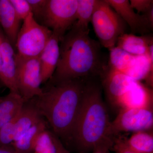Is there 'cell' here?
I'll use <instances>...</instances> for the list:
<instances>
[{
    "instance_id": "83f0119b",
    "label": "cell",
    "mask_w": 153,
    "mask_h": 153,
    "mask_svg": "<svg viewBox=\"0 0 153 153\" xmlns=\"http://www.w3.org/2000/svg\"><path fill=\"white\" fill-rule=\"evenodd\" d=\"M147 19L152 29H153V7L150 9L146 13L144 14Z\"/></svg>"
},
{
    "instance_id": "5bb4252c",
    "label": "cell",
    "mask_w": 153,
    "mask_h": 153,
    "mask_svg": "<svg viewBox=\"0 0 153 153\" xmlns=\"http://www.w3.org/2000/svg\"><path fill=\"white\" fill-rule=\"evenodd\" d=\"M21 22L10 0H0V26L14 47L21 28Z\"/></svg>"
},
{
    "instance_id": "2e32d148",
    "label": "cell",
    "mask_w": 153,
    "mask_h": 153,
    "mask_svg": "<svg viewBox=\"0 0 153 153\" xmlns=\"http://www.w3.org/2000/svg\"><path fill=\"white\" fill-rule=\"evenodd\" d=\"M42 117L31 100L25 102L17 116L14 141L42 119Z\"/></svg>"
},
{
    "instance_id": "484cf974",
    "label": "cell",
    "mask_w": 153,
    "mask_h": 153,
    "mask_svg": "<svg viewBox=\"0 0 153 153\" xmlns=\"http://www.w3.org/2000/svg\"><path fill=\"white\" fill-rule=\"evenodd\" d=\"M129 2L131 7L136 10L138 14L146 13L153 7V0H131Z\"/></svg>"
},
{
    "instance_id": "8fae6325",
    "label": "cell",
    "mask_w": 153,
    "mask_h": 153,
    "mask_svg": "<svg viewBox=\"0 0 153 153\" xmlns=\"http://www.w3.org/2000/svg\"><path fill=\"white\" fill-rule=\"evenodd\" d=\"M0 46L2 59V68L0 81L10 92L19 93L16 76V53L0 26Z\"/></svg>"
},
{
    "instance_id": "d6986e66",
    "label": "cell",
    "mask_w": 153,
    "mask_h": 153,
    "mask_svg": "<svg viewBox=\"0 0 153 153\" xmlns=\"http://www.w3.org/2000/svg\"><path fill=\"white\" fill-rule=\"evenodd\" d=\"M62 145L58 137L47 128L39 134L33 153H57Z\"/></svg>"
},
{
    "instance_id": "cb8c5ba5",
    "label": "cell",
    "mask_w": 153,
    "mask_h": 153,
    "mask_svg": "<svg viewBox=\"0 0 153 153\" xmlns=\"http://www.w3.org/2000/svg\"><path fill=\"white\" fill-rule=\"evenodd\" d=\"M48 0H27L33 17L37 22H41Z\"/></svg>"
},
{
    "instance_id": "52a82bcc",
    "label": "cell",
    "mask_w": 153,
    "mask_h": 153,
    "mask_svg": "<svg viewBox=\"0 0 153 153\" xmlns=\"http://www.w3.org/2000/svg\"><path fill=\"white\" fill-rule=\"evenodd\" d=\"M77 0H48L41 22L60 38L76 21Z\"/></svg>"
},
{
    "instance_id": "7c38bea8",
    "label": "cell",
    "mask_w": 153,
    "mask_h": 153,
    "mask_svg": "<svg viewBox=\"0 0 153 153\" xmlns=\"http://www.w3.org/2000/svg\"><path fill=\"white\" fill-rule=\"evenodd\" d=\"M133 33L143 35L152 30L144 14L135 13L128 0H106Z\"/></svg>"
},
{
    "instance_id": "ba28073f",
    "label": "cell",
    "mask_w": 153,
    "mask_h": 153,
    "mask_svg": "<svg viewBox=\"0 0 153 153\" xmlns=\"http://www.w3.org/2000/svg\"><path fill=\"white\" fill-rule=\"evenodd\" d=\"M16 76L19 94L25 102L43 93L39 57H25L16 54Z\"/></svg>"
},
{
    "instance_id": "4316f807",
    "label": "cell",
    "mask_w": 153,
    "mask_h": 153,
    "mask_svg": "<svg viewBox=\"0 0 153 153\" xmlns=\"http://www.w3.org/2000/svg\"><path fill=\"white\" fill-rule=\"evenodd\" d=\"M113 145V139L107 137L94 149L92 153H109Z\"/></svg>"
},
{
    "instance_id": "f546056e",
    "label": "cell",
    "mask_w": 153,
    "mask_h": 153,
    "mask_svg": "<svg viewBox=\"0 0 153 153\" xmlns=\"http://www.w3.org/2000/svg\"><path fill=\"white\" fill-rule=\"evenodd\" d=\"M57 153H69L67 150L64 148L63 145H61Z\"/></svg>"
},
{
    "instance_id": "9c48e42d",
    "label": "cell",
    "mask_w": 153,
    "mask_h": 153,
    "mask_svg": "<svg viewBox=\"0 0 153 153\" xmlns=\"http://www.w3.org/2000/svg\"><path fill=\"white\" fill-rule=\"evenodd\" d=\"M153 127V107L123 108L111 121L108 136L113 138L122 132L149 131Z\"/></svg>"
},
{
    "instance_id": "8992f818",
    "label": "cell",
    "mask_w": 153,
    "mask_h": 153,
    "mask_svg": "<svg viewBox=\"0 0 153 153\" xmlns=\"http://www.w3.org/2000/svg\"><path fill=\"white\" fill-rule=\"evenodd\" d=\"M52 34V30L36 21L31 13L23 21L15 47L19 56L39 57Z\"/></svg>"
},
{
    "instance_id": "603a6c76",
    "label": "cell",
    "mask_w": 153,
    "mask_h": 153,
    "mask_svg": "<svg viewBox=\"0 0 153 153\" xmlns=\"http://www.w3.org/2000/svg\"><path fill=\"white\" fill-rule=\"evenodd\" d=\"M19 19L24 21L32 13L31 7L27 0H10Z\"/></svg>"
},
{
    "instance_id": "7a4b0ae2",
    "label": "cell",
    "mask_w": 153,
    "mask_h": 153,
    "mask_svg": "<svg viewBox=\"0 0 153 153\" xmlns=\"http://www.w3.org/2000/svg\"><path fill=\"white\" fill-rule=\"evenodd\" d=\"M88 79L76 78L50 85L48 90L30 100L59 138L71 141Z\"/></svg>"
},
{
    "instance_id": "f1b7e54d",
    "label": "cell",
    "mask_w": 153,
    "mask_h": 153,
    "mask_svg": "<svg viewBox=\"0 0 153 153\" xmlns=\"http://www.w3.org/2000/svg\"><path fill=\"white\" fill-rule=\"evenodd\" d=\"M0 153H18L14 149L12 146H11L0 147Z\"/></svg>"
},
{
    "instance_id": "4dcf8cb0",
    "label": "cell",
    "mask_w": 153,
    "mask_h": 153,
    "mask_svg": "<svg viewBox=\"0 0 153 153\" xmlns=\"http://www.w3.org/2000/svg\"><path fill=\"white\" fill-rule=\"evenodd\" d=\"M2 59L1 51V46H0V74L2 68Z\"/></svg>"
},
{
    "instance_id": "30bf717a",
    "label": "cell",
    "mask_w": 153,
    "mask_h": 153,
    "mask_svg": "<svg viewBox=\"0 0 153 153\" xmlns=\"http://www.w3.org/2000/svg\"><path fill=\"white\" fill-rule=\"evenodd\" d=\"M153 96V90L151 87L141 81L135 80L119 99L114 107L119 110L152 108Z\"/></svg>"
},
{
    "instance_id": "5b68a950",
    "label": "cell",
    "mask_w": 153,
    "mask_h": 153,
    "mask_svg": "<svg viewBox=\"0 0 153 153\" xmlns=\"http://www.w3.org/2000/svg\"><path fill=\"white\" fill-rule=\"evenodd\" d=\"M109 50L108 64L116 71L147 84L153 83V50L148 55H134L116 46Z\"/></svg>"
},
{
    "instance_id": "44dd1931",
    "label": "cell",
    "mask_w": 153,
    "mask_h": 153,
    "mask_svg": "<svg viewBox=\"0 0 153 153\" xmlns=\"http://www.w3.org/2000/svg\"><path fill=\"white\" fill-rule=\"evenodd\" d=\"M97 0H77L76 21L73 27L89 31L88 25L91 22Z\"/></svg>"
},
{
    "instance_id": "ffe728a7",
    "label": "cell",
    "mask_w": 153,
    "mask_h": 153,
    "mask_svg": "<svg viewBox=\"0 0 153 153\" xmlns=\"http://www.w3.org/2000/svg\"><path fill=\"white\" fill-rule=\"evenodd\" d=\"M127 146L138 153H153V132L140 131L134 133L129 138L125 137Z\"/></svg>"
},
{
    "instance_id": "277c9868",
    "label": "cell",
    "mask_w": 153,
    "mask_h": 153,
    "mask_svg": "<svg viewBox=\"0 0 153 153\" xmlns=\"http://www.w3.org/2000/svg\"><path fill=\"white\" fill-rule=\"evenodd\" d=\"M101 46L110 50L126 33L127 25L106 0H97L91 21Z\"/></svg>"
},
{
    "instance_id": "6da1fadb",
    "label": "cell",
    "mask_w": 153,
    "mask_h": 153,
    "mask_svg": "<svg viewBox=\"0 0 153 153\" xmlns=\"http://www.w3.org/2000/svg\"><path fill=\"white\" fill-rule=\"evenodd\" d=\"M89 32L72 26L63 36L50 85L76 78L101 77L108 66V60L101 45L89 36Z\"/></svg>"
},
{
    "instance_id": "9a60e30c",
    "label": "cell",
    "mask_w": 153,
    "mask_h": 153,
    "mask_svg": "<svg viewBox=\"0 0 153 153\" xmlns=\"http://www.w3.org/2000/svg\"><path fill=\"white\" fill-rule=\"evenodd\" d=\"M152 44V36L126 33L119 37L116 46L131 55H148L150 46Z\"/></svg>"
},
{
    "instance_id": "e0dca14e",
    "label": "cell",
    "mask_w": 153,
    "mask_h": 153,
    "mask_svg": "<svg viewBox=\"0 0 153 153\" xmlns=\"http://www.w3.org/2000/svg\"><path fill=\"white\" fill-rule=\"evenodd\" d=\"M25 102L19 93L10 92L0 98V128L15 117Z\"/></svg>"
},
{
    "instance_id": "3957f363",
    "label": "cell",
    "mask_w": 153,
    "mask_h": 153,
    "mask_svg": "<svg viewBox=\"0 0 153 153\" xmlns=\"http://www.w3.org/2000/svg\"><path fill=\"white\" fill-rule=\"evenodd\" d=\"M102 90L100 78L87 79L71 140L82 152L92 151L97 145L109 137L108 131L111 121L102 99Z\"/></svg>"
},
{
    "instance_id": "d4e9b609",
    "label": "cell",
    "mask_w": 153,
    "mask_h": 153,
    "mask_svg": "<svg viewBox=\"0 0 153 153\" xmlns=\"http://www.w3.org/2000/svg\"><path fill=\"white\" fill-rule=\"evenodd\" d=\"M111 149L115 153H138L130 149L126 143L124 137L120 136L113 138Z\"/></svg>"
},
{
    "instance_id": "4fadbf2b",
    "label": "cell",
    "mask_w": 153,
    "mask_h": 153,
    "mask_svg": "<svg viewBox=\"0 0 153 153\" xmlns=\"http://www.w3.org/2000/svg\"><path fill=\"white\" fill-rule=\"evenodd\" d=\"M60 38L52 32L39 56L42 83L51 79L56 70L60 57Z\"/></svg>"
},
{
    "instance_id": "ac0fdd59",
    "label": "cell",
    "mask_w": 153,
    "mask_h": 153,
    "mask_svg": "<svg viewBox=\"0 0 153 153\" xmlns=\"http://www.w3.org/2000/svg\"><path fill=\"white\" fill-rule=\"evenodd\" d=\"M47 128L42 118L13 143L12 146L18 153H33V148L39 134Z\"/></svg>"
},
{
    "instance_id": "7402d4cb",
    "label": "cell",
    "mask_w": 153,
    "mask_h": 153,
    "mask_svg": "<svg viewBox=\"0 0 153 153\" xmlns=\"http://www.w3.org/2000/svg\"><path fill=\"white\" fill-rule=\"evenodd\" d=\"M18 114L0 128V147L12 146L15 140L16 122Z\"/></svg>"
}]
</instances>
